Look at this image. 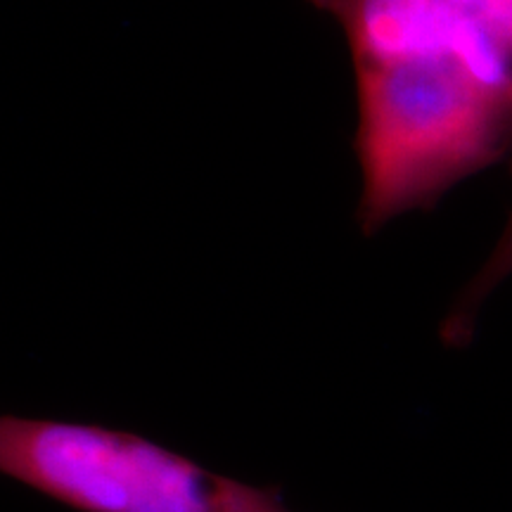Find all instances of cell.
<instances>
[{"mask_svg":"<svg viewBox=\"0 0 512 512\" xmlns=\"http://www.w3.org/2000/svg\"><path fill=\"white\" fill-rule=\"evenodd\" d=\"M347 36L366 235L512 150V48L451 0H309Z\"/></svg>","mask_w":512,"mask_h":512,"instance_id":"6da1fadb","label":"cell"},{"mask_svg":"<svg viewBox=\"0 0 512 512\" xmlns=\"http://www.w3.org/2000/svg\"><path fill=\"white\" fill-rule=\"evenodd\" d=\"M0 475L76 512H292L275 486L91 422L0 415Z\"/></svg>","mask_w":512,"mask_h":512,"instance_id":"7a4b0ae2","label":"cell"},{"mask_svg":"<svg viewBox=\"0 0 512 512\" xmlns=\"http://www.w3.org/2000/svg\"><path fill=\"white\" fill-rule=\"evenodd\" d=\"M512 275V214L508 223H505L501 238H498L494 252H491L489 259L484 261V266L479 268L475 278L467 283L463 294L458 297L456 306H453L451 313H448L444 320V330H441V337H444L446 344H465L467 339L475 332V323L479 311L486 304V299L491 297L498 290V285H503Z\"/></svg>","mask_w":512,"mask_h":512,"instance_id":"3957f363","label":"cell"},{"mask_svg":"<svg viewBox=\"0 0 512 512\" xmlns=\"http://www.w3.org/2000/svg\"><path fill=\"white\" fill-rule=\"evenodd\" d=\"M451 3L482 19L486 27L494 29L512 48V0H451Z\"/></svg>","mask_w":512,"mask_h":512,"instance_id":"277c9868","label":"cell"}]
</instances>
